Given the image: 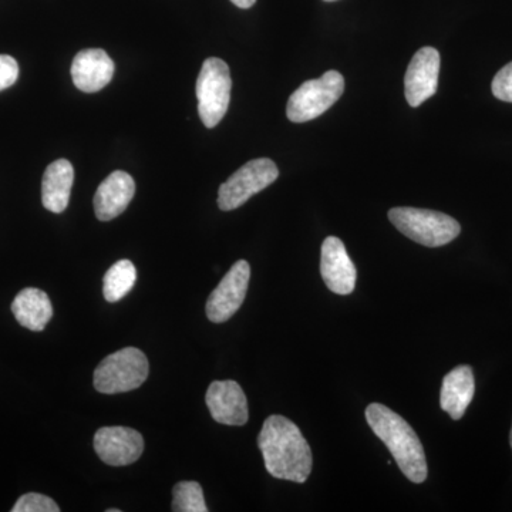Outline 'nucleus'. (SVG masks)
Here are the masks:
<instances>
[{
	"mask_svg": "<svg viewBox=\"0 0 512 512\" xmlns=\"http://www.w3.org/2000/svg\"><path fill=\"white\" fill-rule=\"evenodd\" d=\"M137 282V269L133 262L121 259L116 262L103 279L104 299L110 303L121 301L124 296L133 291Z\"/></svg>",
	"mask_w": 512,
	"mask_h": 512,
	"instance_id": "nucleus-18",
	"label": "nucleus"
},
{
	"mask_svg": "<svg viewBox=\"0 0 512 512\" xmlns=\"http://www.w3.org/2000/svg\"><path fill=\"white\" fill-rule=\"evenodd\" d=\"M510 444H511V448H512V427H511V434H510Z\"/></svg>",
	"mask_w": 512,
	"mask_h": 512,
	"instance_id": "nucleus-24",
	"label": "nucleus"
},
{
	"mask_svg": "<svg viewBox=\"0 0 512 512\" xmlns=\"http://www.w3.org/2000/svg\"><path fill=\"white\" fill-rule=\"evenodd\" d=\"M150 365L147 356L136 348L111 353L94 372V387L103 394L127 393L146 382Z\"/></svg>",
	"mask_w": 512,
	"mask_h": 512,
	"instance_id": "nucleus-4",
	"label": "nucleus"
},
{
	"mask_svg": "<svg viewBox=\"0 0 512 512\" xmlns=\"http://www.w3.org/2000/svg\"><path fill=\"white\" fill-rule=\"evenodd\" d=\"M173 511L208 512L204 491L197 481H181L173 490Z\"/></svg>",
	"mask_w": 512,
	"mask_h": 512,
	"instance_id": "nucleus-19",
	"label": "nucleus"
},
{
	"mask_svg": "<svg viewBox=\"0 0 512 512\" xmlns=\"http://www.w3.org/2000/svg\"><path fill=\"white\" fill-rule=\"evenodd\" d=\"M211 417L225 426H244L248 421V400L244 390L234 380H217L208 387L205 396Z\"/></svg>",
	"mask_w": 512,
	"mask_h": 512,
	"instance_id": "nucleus-12",
	"label": "nucleus"
},
{
	"mask_svg": "<svg viewBox=\"0 0 512 512\" xmlns=\"http://www.w3.org/2000/svg\"><path fill=\"white\" fill-rule=\"evenodd\" d=\"M320 274L326 286L338 295H350L355 291L356 266L338 237H328L322 244Z\"/></svg>",
	"mask_w": 512,
	"mask_h": 512,
	"instance_id": "nucleus-11",
	"label": "nucleus"
},
{
	"mask_svg": "<svg viewBox=\"0 0 512 512\" xmlns=\"http://www.w3.org/2000/svg\"><path fill=\"white\" fill-rule=\"evenodd\" d=\"M114 62L101 49H86L77 53L72 64L74 86L84 93H96L107 86L114 76Z\"/></svg>",
	"mask_w": 512,
	"mask_h": 512,
	"instance_id": "nucleus-13",
	"label": "nucleus"
},
{
	"mask_svg": "<svg viewBox=\"0 0 512 512\" xmlns=\"http://www.w3.org/2000/svg\"><path fill=\"white\" fill-rule=\"evenodd\" d=\"M136 194V183L130 174L114 171L97 188L94 211L100 221H111L127 210Z\"/></svg>",
	"mask_w": 512,
	"mask_h": 512,
	"instance_id": "nucleus-14",
	"label": "nucleus"
},
{
	"mask_svg": "<svg viewBox=\"0 0 512 512\" xmlns=\"http://www.w3.org/2000/svg\"><path fill=\"white\" fill-rule=\"evenodd\" d=\"M249 279L251 266L248 262L244 259L235 262L208 298L205 312L211 322H227L239 311L247 296Z\"/></svg>",
	"mask_w": 512,
	"mask_h": 512,
	"instance_id": "nucleus-8",
	"label": "nucleus"
},
{
	"mask_svg": "<svg viewBox=\"0 0 512 512\" xmlns=\"http://www.w3.org/2000/svg\"><path fill=\"white\" fill-rule=\"evenodd\" d=\"M366 420L370 429L386 444L404 476L414 484L426 481V454L413 427L399 414L380 403L369 404Z\"/></svg>",
	"mask_w": 512,
	"mask_h": 512,
	"instance_id": "nucleus-2",
	"label": "nucleus"
},
{
	"mask_svg": "<svg viewBox=\"0 0 512 512\" xmlns=\"http://www.w3.org/2000/svg\"><path fill=\"white\" fill-rule=\"evenodd\" d=\"M120 510H107V512H119Z\"/></svg>",
	"mask_w": 512,
	"mask_h": 512,
	"instance_id": "nucleus-25",
	"label": "nucleus"
},
{
	"mask_svg": "<svg viewBox=\"0 0 512 512\" xmlns=\"http://www.w3.org/2000/svg\"><path fill=\"white\" fill-rule=\"evenodd\" d=\"M19 77V64L12 56L0 55V92L9 89Z\"/></svg>",
	"mask_w": 512,
	"mask_h": 512,
	"instance_id": "nucleus-22",
	"label": "nucleus"
},
{
	"mask_svg": "<svg viewBox=\"0 0 512 512\" xmlns=\"http://www.w3.org/2000/svg\"><path fill=\"white\" fill-rule=\"evenodd\" d=\"M474 393L476 380L473 369L467 365L454 367L441 384V409L450 414L451 419L460 420L473 402Z\"/></svg>",
	"mask_w": 512,
	"mask_h": 512,
	"instance_id": "nucleus-15",
	"label": "nucleus"
},
{
	"mask_svg": "<svg viewBox=\"0 0 512 512\" xmlns=\"http://www.w3.org/2000/svg\"><path fill=\"white\" fill-rule=\"evenodd\" d=\"M278 177V167L269 158L248 161L221 185L218 191V207L222 211L237 210L249 198L274 184Z\"/></svg>",
	"mask_w": 512,
	"mask_h": 512,
	"instance_id": "nucleus-7",
	"label": "nucleus"
},
{
	"mask_svg": "<svg viewBox=\"0 0 512 512\" xmlns=\"http://www.w3.org/2000/svg\"><path fill=\"white\" fill-rule=\"evenodd\" d=\"M12 312L23 328L42 332L53 316V306L46 292L26 288L18 293L12 303Z\"/></svg>",
	"mask_w": 512,
	"mask_h": 512,
	"instance_id": "nucleus-17",
	"label": "nucleus"
},
{
	"mask_svg": "<svg viewBox=\"0 0 512 512\" xmlns=\"http://www.w3.org/2000/svg\"><path fill=\"white\" fill-rule=\"evenodd\" d=\"M491 90L498 100L512 103V62L495 74Z\"/></svg>",
	"mask_w": 512,
	"mask_h": 512,
	"instance_id": "nucleus-21",
	"label": "nucleus"
},
{
	"mask_svg": "<svg viewBox=\"0 0 512 512\" xmlns=\"http://www.w3.org/2000/svg\"><path fill=\"white\" fill-rule=\"evenodd\" d=\"M440 64V53L434 47H423L413 56L404 79V92L410 106L419 107L436 94Z\"/></svg>",
	"mask_w": 512,
	"mask_h": 512,
	"instance_id": "nucleus-10",
	"label": "nucleus"
},
{
	"mask_svg": "<svg viewBox=\"0 0 512 512\" xmlns=\"http://www.w3.org/2000/svg\"><path fill=\"white\" fill-rule=\"evenodd\" d=\"M94 450L109 466H128L136 463L143 454L144 439L130 427H103L94 436Z\"/></svg>",
	"mask_w": 512,
	"mask_h": 512,
	"instance_id": "nucleus-9",
	"label": "nucleus"
},
{
	"mask_svg": "<svg viewBox=\"0 0 512 512\" xmlns=\"http://www.w3.org/2000/svg\"><path fill=\"white\" fill-rule=\"evenodd\" d=\"M231 2L238 6V8L249 9L255 5L256 0H231Z\"/></svg>",
	"mask_w": 512,
	"mask_h": 512,
	"instance_id": "nucleus-23",
	"label": "nucleus"
},
{
	"mask_svg": "<svg viewBox=\"0 0 512 512\" xmlns=\"http://www.w3.org/2000/svg\"><path fill=\"white\" fill-rule=\"evenodd\" d=\"M258 446L272 477L302 484L311 476V447L299 427L286 417L275 414L265 420Z\"/></svg>",
	"mask_w": 512,
	"mask_h": 512,
	"instance_id": "nucleus-1",
	"label": "nucleus"
},
{
	"mask_svg": "<svg viewBox=\"0 0 512 512\" xmlns=\"http://www.w3.org/2000/svg\"><path fill=\"white\" fill-rule=\"evenodd\" d=\"M232 80L228 64L210 57L202 64L197 79L198 113L204 126L214 128L224 119L231 100Z\"/></svg>",
	"mask_w": 512,
	"mask_h": 512,
	"instance_id": "nucleus-6",
	"label": "nucleus"
},
{
	"mask_svg": "<svg viewBox=\"0 0 512 512\" xmlns=\"http://www.w3.org/2000/svg\"><path fill=\"white\" fill-rule=\"evenodd\" d=\"M74 168L67 160H57L46 168L42 181V202L47 211L60 214L70 201Z\"/></svg>",
	"mask_w": 512,
	"mask_h": 512,
	"instance_id": "nucleus-16",
	"label": "nucleus"
},
{
	"mask_svg": "<svg viewBox=\"0 0 512 512\" xmlns=\"http://www.w3.org/2000/svg\"><path fill=\"white\" fill-rule=\"evenodd\" d=\"M325 2H336V0H325Z\"/></svg>",
	"mask_w": 512,
	"mask_h": 512,
	"instance_id": "nucleus-26",
	"label": "nucleus"
},
{
	"mask_svg": "<svg viewBox=\"0 0 512 512\" xmlns=\"http://www.w3.org/2000/svg\"><path fill=\"white\" fill-rule=\"evenodd\" d=\"M59 505L47 495L29 493L22 495L12 512H59Z\"/></svg>",
	"mask_w": 512,
	"mask_h": 512,
	"instance_id": "nucleus-20",
	"label": "nucleus"
},
{
	"mask_svg": "<svg viewBox=\"0 0 512 512\" xmlns=\"http://www.w3.org/2000/svg\"><path fill=\"white\" fill-rule=\"evenodd\" d=\"M389 220L407 238L429 248L450 244L461 232L460 224L450 215L421 208H392Z\"/></svg>",
	"mask_w": 512,
	"mask_h": 512,
	"instance_id": "nucleus-3",
	"label": "nucleus"
},
{
	"mask_svg": "<svg viewBox=\"0 0 512 512\" xmlns=\"http://www.w3.org/2000/svg\"><path fill=\"white\" fill-rule=\"evenodd\" d=\"M345 92V79L336 70L308 80L293 92L286 106V116L292 123H306L326 113Z\"/></svg>",
	"mask_w": 512,
	"mask_h": 512,
	"instance_id": "nucleus-5",
	"label": "nucleus"
}]
</instances>
